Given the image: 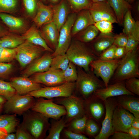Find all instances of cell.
<instances>
[{
    "label": "cell",
    "mask_w": 139,
    "mask_h": 139,
    "mask_svg": "<svg viewBox=\"0 0 139 139\" xmlns=\"http://www.w3.org/2000/svg\"><path fill=\"white\" fill-rule=\"evenodd\" d=\"M128 40V36L123 32L114 35L113 44L117 47H125Z\"/></svg>",
    "instance_id": "7dc6e473"
},
{
    "label": "cell",
    "mask_w": 139,
    "mask_h": 139,
    "mask_svg": "<svg viewBox=\"0 0 139 139\" xmlns=\"http://www.w3.org/2000/svg\"><path fill=\"white\" fill-rule=\"evenodd\" d=\"M84 103L85 111L92 118L99 121L105 112V107L103 102L92 94L85 100Z\"/></svg>",
    "instance_id": "ffe728a7"
},
{
    "label": "cell",
    "mask_w": 139,
    "mask_h": 139,
    "mask_svg": "<svg viewBox=\"0 0 139 139\" xmlns=\"http://www.w3.org/2000/svg\"><path fill=\"white\" fill-rule=\"evenodd\" d=\"M125 54V47H117L115 53V59H121Z\"/></svg>",
    "instance_id": "f5cc1de1"
},
{
    "label": "cell",
    "mask_w": 139,
    "mask_h": 139,
    "mask_svg": "<svg viewBox=\"0 0 139 139\" xmlns=\"http://www.w3.org/2000/svg\"><path fill=\"white\" fill-rule=\"evenodd\" d=\"M1 47V41L0 39V47Z\"/></svg>",
    "instance_id": "003e7915"
},
{
    "label": "cell",
    "mask_w": 139,
    "mask_h": 139,
    "mask_svg": "<svg viewBox=\"0 0 139 139\" xmlns=\"http://www.w3.org/2000/svg\"><path fill=\"white\" fill-rule=\"evenodd\" d=\"M30 77L36 82L48 86L61 85L66 82L63 75V71L50 68L47 71L35 73Z\"/></svg>",
    "instance_id": "5bb4252c"
},
{
    "label": "cell",
    "mask_w": 139,
    "mask_h": 139,
    "mask_svg": "<svg viewBox=\"0 0 139 139\" xmlns=\"http://www.w3.org/2000/svg\"><path fill=\"white\" fill-rule=\"evenodd\" d=\"M135 22L136 21L132 16L131 10H128L124 17L123 32L128 36L133 29Z\"/></svg>",
    "instance_id": "f35d334b"
},
{
    "label": "cell",
    "mask_w": 139,
    "mask_h": 139,
    "mask_svg": "<svg viewBox=\"0 0 139 139\" xmlns=\"http://www.w3.org/2000/svg\"><path fill=\"white\" fill-rule=\"evenodd\" d=\"M53 11L52 6L44 4L41 2H37L36 14L33 20L38 27H41L53 21Z\"/></svg>",
    "instance_id": "603a6c76"
},
{
    "label": "cell",
    "mask_w": 139,
    "mask_h": 139,
    "mask_svg": "<svg viewBox=\"0 0 139 139\" xmlns=\"http://www.w3.org/2000/svg\"><path fill=\"white\" fill-rule=\"evenodd\" d=\"M19 124V119L16 114H7L0 116V128L5 129L7 133L16 132Z\"/></svg>",
    "instance_id": "83f0119b"
},
{
    "label": "cell",
    "mask_w": 139,
    "mask_h": 139,
    "mask_svg": "<svg viewBox=\"0 0 139 139\" xmlns=\"http://www.w3.org/2000/svg\"><path fill=\"white\" fill-rule=\"evenodd\" d=\"M65 126V122L62 118L54 122L51 124L49 134L45 139H59L61 133Z\"/></svg>",
    "instance_id": "836d02e7"
},
{
    "label": "cell",
    "mask_w": 139,
    "mask_h": 139,
    "mask_svg": "<svg viewBox=\"0 0 139 139\" xmlns=\"http://www.w3.org/2000/svg\"><path fill=\"white\" fill-rule=\"evenodd\" d=\"M77 13L72 29V37L95 23L88 9L82 10Z\"/></svg>",
    "instance_id": "d4e9b609"
},
{
    "label": "cell",
    "mask_w": 139,
    "mask_h": 139,
    "mask_svg": "<svg viewBox=\"0 0 139 139\" xmlns=\"http://www.w3.org/2000/svg\"><path fill=\"white\" fill-rule=\"evenodd\" d=\"M117 105L139 118V98L135 95H123L115 97Z\"/></svg>",
    "instance_id": "cb8c5ba5"
},
{
    "label": "cell",
    "mask_w": 139,
    "mask_h": 139,
    "mask_svg": "<svg viewBox=\"0 0 139 139\" xmlns=\"http://www.w3.org/2000/svg\"><path fill=\"white\" fill-rule=\"evenodd\" d=\"M99 130L98 126L93 120L91 119H87L85 131L88 135L95 136L98 133Z\"/></svg>",
    "instance_id": "ee69618b"
},
{
    "label": "cell",
    "mask_w": 139,
    "mask_h": 139,
    "mask_svg": "<svg viewBox=\"0 0 139 139\" xmlns=\"http://www.w3.org/2000/svg\"><path fill=\"white\" fill-rule=\"evenodd\" d=\"M35 100L33 97L27 94L21 95L17 93L4 103V111L6 114L22 115L31 109Z\"/></svg>",
    "instance_id": "8992f818"
},
{
    "label": "cell",
    "mask_w": 139,
    "mask_h": 139,
    "mask_svg": "<svg viewBox=\"0 0 139 139\" xmlns=\"http://www.w3.org/2000/svg\"><path fill=\"white\" fill-rule=\"evenodd\" d=\"M41 2H45L46 0H40Z\"/></svg>",
    "instance_id": "03108f58"
},
{
    "label": "cell",
    "mask_w": 139,
    "mask_h": 139,
    "mask_svg": "<svg viewBox=\"0 0 139 139\" xmlns=\"http://www.w3.org/2000/svg\"><path fill=\"white\" fill-rule=\"evenodd\" d=\"M92 94L103 102L111 97L126 94L135 95L126 88L125 80L108 84L107 87L98 89Z\"/></svg>",
    "instance_id": "2e32d148"
},
{
    "label": "cell",
    "mask_w": 139,
    "mask_h": 139,
    "mask_svg": "<svg viewBox=\"0 0 139 139\" xmlns=\"http://www.w3.org/2000/svg\"><path fill=\"white\" fill-rule=\"evenodd\" d=\"M139 21H136L134 27L128 35L127 42L125 47V54L139 46Z\"/></svg>",
    "instance_id": "1f68e13d"
},
{
    "label": "cell",
    "mask_w": 139,
    "mask_h": 139,
    "mask_svg": "<svg viewBox=\"0 0 139 139\" xmlns=\"http://www.w3.org/2000/svg\"><path fill=\"white\" fill-rule=\"evenodd\" d=\"M114 35L112 32L106 34L100 33L93 40L88 43L98 57L113 44Z\"/></svg>",
    "instance_id": "d6986e66"
},
{
    "label": "cell",
    "mask_w": 139,
    "mask_h": 139,
    "mask_svg": "<svg viewBox=\"0 0 139 139\" xmlns=\"http://www.w3.org/2000/svg\"><path fill=\"white\" fill-rule=\"evenodd\" d=\"M22 115L23 121L20 124L34 139H43L45 137L50 126L48 118L31 109Z\"/></svg>",
    "instance_id": "3957f363"
},
{
    "label": "cell",
    "mask_w": 139,
    "mask_h": 139,
    "mask_svg": "<svg viewBox=\"0 0 139 139\" xmlns=\"http://www.w3.org/2000/svg\"><path fill=\"white\" fill-rule=\"evenodd\" d=\"M17 93L10 82L0 79V95L8 100Z\"/></svg>",
    "instance_id": "8d00e7d4"
},
{
    "label": "cell",
    "mask_w": 139,
    "mask_h": 139,
    "mask_svg": "<svg viewBox=\"0 0 139 139\" xmlns=\"http://www.w3.org/2000/svg\"><path fill=\"white\" fill-rule=\"evenodd\" d=\"M0 40L1 47L10 49L17 47L25 40L22 36L7 34L2 37Z\"/></svg>",
    "instance_id": "4dcf8cb0"
},
{
    "label": "cell",
    "mask_w": 139,
    "mask_h": 139,
    "mask_svg": "<svg viewBox=\"0 0 139 139\" xmlns=\"http://www.w3.org/2000/svg\"><path fill=\"white\" fill-rule=\"evenodd\" d=\"M107 1L115 13L118 24L123 26L125 14L132 8L131 5L125 0H107Z\"/></svg>",
    "instance_id": "484cf974"
},
{
    "label": "cell",
    "mask_w": 139,
    "mask_h": 139,
    "mask_svg": "<svg viewBox=\"0 0 139 139\" xmlns=\"http://www.w3.org/2000/svg\"><path fill=\"white\" fill-rule=\"evenodd\" d=\"M75 88V82H66L58 85L44 86L27 94L37 98L42 97L48 99L58 97H67L72 95Z\"/></svg>",
    "instance_id": "5b68a950"
},
{
    "label": "cell",
    "mask_w": 139,
    "mask_h": 139,
    "mask_svg": "<svg viewBox=\"0 0 139 139\" xmlns=\"http://www.w3.org/2000/svg\"><path fill=\"white\" fill-rule=\"evenodd\" d=\"M22 36L25 40L42 47L46 51L51 53L54 52L47 44L40 32L35 26L31 27Z\"/></svg>",
    "instance_id": "4316f807"
},
{
    "label": "cell",
    "mask_w": 139,
    "mask_h": 139,
    "mask_svg": "<svg viewBox=\"0 0 139 139\" xmlns=\"http://www.w3.org/2000/svg\"><path fill=\"white\" fill-rule=\"evenodd\" d=\"M134 117L129 112L117 105L112 116V124L115 132L127 133Z\"/></svg>",
    "instance_id": "9a60e30c"
},
{
    "label": "cell",
    "mask_w": 139,
    "mask_h": 139,
    "mask_svg": "<svg viewBox=\"0 0 139 139\" xmlns=\"http://www.w3.org/2000/svg\"><path fill=\"white\" fill-rule=\"evenodd\" d=\"M73 13H77L85 9H89L93 2L91 0H66Z\"/></svg>",
    "instance_id": "d6a6232c"
},
{
    "label": "cell",
    "mask_w": 139,
    "mask_h": 139,
    "mask_svg": "<svg viewBox=\"0 0 139 139\" xmlns=\"http://www.w3.org/2000/svg\"><path fill=\"white\" fill-rule=\"evenodd\" d=\"M131 126L139 129V118L134 117L132 122Z\"/></svg>",
    "instance_id": "11a10c76"
},
{
    "label": "cell",
    "mask_w": 139,
    "mask_h": 139,
    "mask_svg": "<svg viewBox=\"0 0 139 139\" xmlns=\"http://www.w3.org/2000/svg\"><path fill=\"white\" fill-rule=\"evenodd\" d=\"M99 31L94 25H90L77 33L76 39L81 42L88 43L99 34Z\"/></svg>",
    "instance_id": "f546056e"
},
{
    "label": "cell",
    "mask_w": 139,
    "mask_h": 139,
    "mask_svg": "<svg viewBox=\"0 0 139 139\" xmlns=\"http://www.w3.org/2000/svg\"><path fill=\"white\" fill-rule=\"evenodd\" d=\"M93 2H107V0H91Z\"/></svg>",
    "instance_id": "6125c7cd"
},
{
    "label": "cell",
    "mask_w": 139,
    "mask_h": 139,
    "mask_svg": "<svg viewBox=\"0 0 139 139\" xmlns=\"http://www.w3.org/2000/svg\"><path fill=\"white\" fill-rule=\"evenodd\" d=\"M57 101L58 103L65 108L69 119H74L85 115L84 102L79 98L72 95L62 98Z\"/></svg>",
    "instance_id": "4fadbf2b"
},
{
    "label": "cell",
    "mask_w": 139,
    "mask_h": 139,
    "mask_svg": "<svg viewBox=\"0 0 139 139\" xmlns=\"http://www.w3.org/2000/svg\"><path fill=\"white\" fill-rule=\"evenodd\" d=\"M112 24L110 22L102 20L95 22L94 25L101 33L106 34L112 32L113 29Z\"/></svg>",
    "instance_id": "7bdbcfd3"
},
{
    "label": "cell",
    "mask_w": 139,
    "mask_h": 139,
    "mask_svg": "<svg viewBox=\"0 0 139 139\" xmlns=\"http://www.w3.org/2000/svg\"><path fill=\"white\" fill-rule=\"evenodd\" d=\"M112 139H133L127 133L121 132H115L112 135Z\"/></svg>",
    "instance_id": "816d5d0a"
},
{
    "label": "cell",
    "mask_w": 139,
    "mask_h": 139,
    "mask_svg": "<svg viewBox=\"0 0 139 139\" xmlns=\"http://www.w3.org/2000/svg\"><path fill=\"white\" fill-rule=\"evenodd\" d=\"M88 10L95 23L105 20L118 24L115 13L107 2H93Z\"/></svg>",
    "instance_id": "7c38bea8"
},
{
    "label": "cell",
    "mask_w": 139,
    "mask_h": 139,
    "mask_svg": "<svg viewBox=\"0 0 139 139\" xmlns=\"http://www.w3.org/2000/svg\"><path fill=\"white\" fill-rule=\"evenodd\" d=\"M16 48L10 49L0 47V62L8 63L15 59Z\"/></svg>",
    "instance_id": "74e56055"
},
{
    "label": "cell",
    "mask_w": 139,
    "mask_h": 139,
    "mask_svg": "<svg viewBox=\"0 0 139 139\" xmlns=\"http://www.w3.org/2000/svg\"><path fill=\"white\" fill-rule=\"evenodd\" d=\"M16 49L15 59L22 68L25 67L40 57L46 51L42 47L26 40Z\"/></svg>",
    "instance_id": "52a82bcc"
},
{
    "label": "cell",
    "mask_w": 139,
    "mask_h": 139,
    "mask_svg": "<svg viewBox=\"0 0 139 139\" xmlns=\"http://www.w3.org/2000/svg\"><path fill=\"white\" fill-rule=\"evenodd\" d=\"M6 31L0 25V37L7 34Z\"/></svg>",
    "instance_id": "680465c9"
},
{
    "label": "cell",
    "mask_w": 139,
    "mask_h": 139,
    "mask_svg": "<svg viewBox=\"0 0 139 139\" xmlns=\"http://www.w3.org/2000/svg\"><path fill=\"white\" fill-rule=\"evenodd\" d=\"M66 54L70 62L86 72L90 70L91 63L98 59L89 43L75 39L72 40Z\"/></svg>",
    "instance_id": "7a4b0ae2"
},
{
    "label": "cell",
    "mask_w": 139,
    "mask_h": 139,
    "mask_svg": "<svg viewBox=\"0 0 139 139\" xmlns=\"http://www.w3.org/2000/svg\"><path fill=\"white\" fill-rule=\"evenodd\" d=\"M51 4L55 5L59 3L61 0H48Z\"/></svg>",
    "instance_id": "94428289"
},
{
    "label": "cell",
    "mask_w": 139,
    "mask_h": 139,
    "mask_svg": "<svg viewBox=\"0 0 139 139\" xmlns=\"http://www.w3.org/2000/svg\"><path fill=\"white\" fill-rule=\"evenodd\" d=\"M13 68V65L8 63L0 62V77H5L10 74Z\"/></svg>",
    "instance_id": "681fc988"
},
{
    "label": "cell",
    "mask_w": 139,
    "mask_h": 139,
    "mask_svg": "<svg viewBox=\"0 0 139 139\" xmlns=\"http://www.w3.org/2000/svg\"><path fill=\"white\" fill-rule=\"evenodd\" d=\"M7 133L5 129L0 128V139H5Z\"/></svg>",
    "instance_id": "9f6ffc18"
},
{
    "label": "cell",
    "mask_w": 139,
    "mask_h": 139,
    "mask_svg": "<svg viewBox=\"0 0 139 139\" xmlns=\"http://www.w3.org/2000/svg\"><path fill=\"white\" fill-rule=\"evenodd\" d=\"M43 26L40 32L41 35L47 45L54 51L57 46L59 31L53 21Z\"/></svg>",
    "instance_id": "44dd1931"
},
{
    "label": "cell",
    "mask_w": 139,
    "mask_h": 139,
    "mask_svg": "<svg viewBox=\"0 0 139 139\" xmlns=\"http://www.w3.org/2000/svg\"><path fill=\"white\" fill-rule=\"evenodd\" d=\"M15 132L16 139H34L20 124L18 126Z\"/></svg>",
    "instance_id": "c3c4849f"
},
{
    "label": "cell",
    "mask_w": 139,
    "mask_h": 139,
    "mask_svg": "<svg viewBox=\"0 0 139 139\" xmlns=\"http://www.w3.org/2000/svg\"><path fill=\"white\" fill-rule=\"evenodd\" d=\"M5 139H16L15 134L8 133Z\"/></svg>",
    "instance_id": "6f0895ef"
},
{
    "label": "cell",
    "mask_w": 139,
    "mask_h": 139,
    "mask_svg": "<svg viewBox=\"0 0 139 139\" xmlns=\"http://www.w3.org/2000/svg\"><path fill=\"white\" fill-rule=\"evenodd\" d=\"M121 59L108 60L98 59L91 62L90 67L97 76L101 78L105 87H107Z\"/></svg>",
    "instance_id": "9c48e42d"
},
{
    "label": "cell",
    "mask_w": 139,
    "mask_h": 139,
    "mask_svg": "<svg viewBox=\"0 0 139 139\" xmlns=\"http://www.w3.org/2000/svg\"><path fill=\"white\" fill-rule=\"evenodd\" d=\"M132 77L139 78V46L127 52L122 58L109 84L125 81Z\"/></svg>",
    "instance_id": "6da1fadb"
},
{
    "label": "cell",
    "mask_w": 139,
    "mask_h": 139,
    "mask_svg": "<svg viewBox=\"0 0 139 139\" xmlns=\"http://www.w3.org/2000/svg\"><path fill=\"white\" fill-rule=\"evenodd\" d=\"M52 6L53 11L52 21L59 31L67 20L70 8L66 0H61Z\"/></svg>",
    "instance_id": "7402d4cb"
},
{
    "label": "cell",
    "mask_w": 139,
    "mask_h": 139,
    "mask_svg": "<svg viewBox=\"0 0 139 139\" xmlns=\"http://www.w3.org/2000/svg\"><path fill=\"white\" fill-rule=\"evenodd\" d=\"M31 109L48 118L55 119H58L67 114L66 111L63 106L55 103L51 99L46 100L42 97L36 100Z\"/></svg>",
    "instance_id": "ba28073f"
},
{
    "label": "cell",
    "mask_w": 139,
    "mask_h": 139,
    "mask_svg": "<svg viewBox=\"0 0 139 139\" xmlns=\"http://www.w3.org/2000/svg\"><path fill=\"white\" fill-rule=\"evenodd\" d=\"M17 4V0H0V13L13 12Z\"/></svg>",
    "instance_id": "60d3db41"
},
{
    "label": "cell",
    "mask_w": 139,
    "mask_h": 139,
    "mask_svg": "<svg viewBox=\"0 0 139 139\" xmlns=\"http://www.w3.org/2000/svg\"><path fill=\"white\" fill-rule=\"evenodd\" d=\"M64 134L66 137L70 139H88L89 138L85 135L73 132L70 130H65Z\"/></svg>",
    "instance_id": "f907efd6"
},
{
    "label": "cell",
    "mask_w": 139,
    "mask_h": 139,
    "mask_svg": "<svg viewBox=\"0 0 139 139\" xmlns=\"http://www.w3.org/2000/svg\"><path fill=\"white\" fill-rule=\"evenodd\" d=\"M52 58L51 54H43L27 66L22 72V76L29 77L35 73L48 70L50 67Z\"/></svg>",
    "instance_id": "e0dca14e"
},
{
    "label": "cell",
    "mask_w": 139,
    "mask_h": 139,
    "mask_svg": "<svg viewBox=\"0 0 139 139\" xmlns=\"http://www.w3.org/2000/svg\"><path fill=\"white\" fill-rule=\"evenodd\" d=\"M135 0H127V1L128 3H132L134 2Z\"/></svg>",
    "instance_id": "be15d7a7"
},
{
    "label": "cell",
    "mask_w": 139,
    "mask_h": 139,
    "mask_svg": "<svg viewBox=\"0 0 139 139\" xmlns=\"http://www.w3.org/2000/svg\"><path fill=\"white\" fill-rule=\"evenodd\" d=\"M10 82L17 93L21 95L27 94L44 87L30 78L23 76L11 78Z\"/></svg>",
    "instance_id": "ac0fdd59"
},
{
    "label": "cell",
    "mask_w": 139,
    "mask_h": 139,
    "mask_svg": "<svg viewBox=\"0 0 139 139\" xmlns=\"http://www.w3.org/2000/svg\"><path fill=\"white\" fill-rule=\"evenodd\" d=\"M125 85L126 89L135 95H139V79L132 77L125 80Z\"/></svg>",
    "instance_id": "b9f144b4"
},
{
    "label": "cell",
    "mask_w": 139,
    "mask_h": 139,
    "mask_svg": "<svg viewBox=\"0 0 139 139\" xmlns=\"http://www.w3.org/2000/svg\"><path fill=\"white\" fill-rule=\"evenodd\" d=\"M76 14V13H73L69 15L66 21L60 29L57 48L51 54L53 58L66 54L72 41V29Z\"/></svg>",
    "instance_id": "30bf717a"
},
{
    "label": "cell",
    "mask_w": 139,
    "mask_h": 139,
    "mask_svg": "<svg viewBox=\"0 0 139 139\" xmlns=\"http://www.w3.org/2000/svg\"><path fill=\"white\" fill-rule=\"evenodd\" d=\"M86 116L84 115L82 117L74 119L71 124L72 129L79 133H82L85 131L87 120Z\"/></svg>",
    "instance_id": "ab89813d"
},
{
    "label": "cell",
    "mask_w": 139,
    "mask_h": 139,
    "mask_svg": "<svg viewBox=\"0 0 139 139\" xmlns=\"http://www.w3.org/2000/svg\"><path fill=\"white\" fill-rule=\"evenodd\" d=\"M117 46L113 44L103 51L99 57L98 59L102 60H111L115 59V53Z\"/></svg>",
    "instance_id": "f6af8a7d"
},
{
    "label": "cell",
    "mask_w": 139,
    "mask_h": 139,
    "mask_svg": "<svg viewBox=\"0 0 139 139\" xmlns=\"http://www.w3.org/2000/svg\"><path fill=\"white\" fill-rule=\"evenodd\" d=\"M70 62L66 54L57 55L53 58L50 68L63 71L68 67Z\"/></svg>",
    "instance_id": "e575fe53"
},
{
    "label": "cell",
    "mask_w": 139,
    "mask_h": 139,
    "mask_svg": "<svg viewBox=\"0 0 139 139\" xmlns=\"http://www.w3.org/2000/svg\"><path fill=\"white\" fill-rule=\"evenodd\" d=\"M0 18L10 30L13 31H19L24 26V22L22 19L6 13H0Z\"/></svg>",
    "instance_id": "f1b7e54d"
},
{
    "label": "cell",
    "mask_w": 139,
    "mask_h": 139,
    "mask_svg": "<svg viewBox=\"0 0 139 139\" xmlns=\"http://www.w3.org/2000/svg\"><path fill=\"white\" fill-rule=\"evenodd\" d=\"M127 133L133 139L139 138V129L131 126L128 129Z\"/></svg>",
    "instance_id": "db71d44e"
},
{
    "label": "cell",
    "mask_w": 139,
    "mask_h": 139,
    "mask_svg": "<svg viewBox=\"0 0 139 139\" xmlns=\"http://www.w3.org/2000/svg\"><path fill=\"white\" fill-rule=\"evenodd\" d=\"M63 75L65 82H74L77 78V73L76 65L70 62L67 68L63 71Z\"/></svg>",
    "instance_id": "d590c367"
},
{
    "label": "cell",
    "mask_w": 139,
    "mask_h": 139,
    "mask_svg": "<svg viewBox=\"0 0 139 139\" xmlns=\"http://www.w3.org/2000/svg\"><path fill=\"white\" fill-rule=\"evenodd\" d=\"M103 102L105 109V116L102 122L101 129L99 134L94 137L95 139H107L115 132L112 119L114 111L117 105L115 97L109 98Z\"/></svg>",
    "instance_id": "8fae6325"
},
{
    "label": "cell",
    "mask_w": 139,
    "mask_h": 139,
    "mask_svg": "<svg viewBox=\"0 0 139 139\" xmlns=\"http://www.w3.org/2000/svg\"><path fill=\"white\" fill-rule=\"evenodd\" d=\"M77 78L75 87L80 94L86 99L98 89L105 87L102 80L100 79L90 68L88 72L82 68H77Z\"/></svg>",
    "instance_id": "277c9868"
},
{
    "label": "cell",
    "mask_w": 139,
    "mask_h": 139,
    "mask_svg": "<svg viewBox=\"0 0 139 139\" xmlns=\"http://www.w3.org/2000/svg\"><path fill=\"white\" fill-rule=\"evenodd\" d=\"M26 11L30 15L35 14L37 9V2L36 0H23Z\"/></svg>",
    "instance_id": "bcb514c9"
},
{
    "label": "cell",
    "mask_w": 139,
    "mask_h": 139,
    "mask_svg": "<svg viewBox=\"0 0 139 139\" xmlns=\"http://www.w3.org/2000/svg\"><path fill=\"white\" fill-rule=\"evenodd\" d=\"M3 107V106H2V105L0 104V112H1L2 109Z\"/></svg>",
    "instance_id": "e7e4bbea"
},
{
    "label": "cell",
    "mask_w": 139,
    "mask_h": 139,
    "mask_svg": "<svg viewBox=\"0 0 139 139\" xmlns=\"http://www.w3.org/2000/svg\"><path fill=\"white\" fill-rule=\"evenodd\" d=\"M7 100L3 96H0V104L3 105L4 104Z\"/></svg>",
    "instance_id": "91938a15"
}]
</instances>
